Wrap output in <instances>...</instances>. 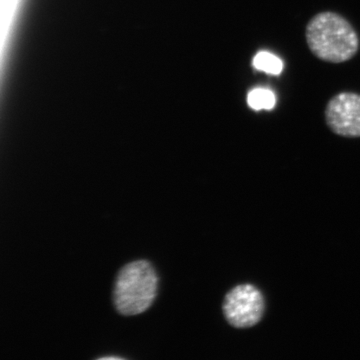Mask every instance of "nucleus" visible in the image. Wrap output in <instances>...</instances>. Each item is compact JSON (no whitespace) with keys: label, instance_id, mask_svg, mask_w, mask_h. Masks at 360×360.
<instances>
[{"label":"nucleus","instance_id":"1","mask_svg":"<svg viewBox=\"0 0 360 360\" xmlns=\"http://www.w3.org/2000/svg\"><path fill=\"white\" fill-rule=\"evenodd\" d=\"M310 51L321 60L342 63L354 58L359 49V39L352 23L333 11L317 13L305 30Z\"/></svg>","mask_w":360,"mask_h":360},{"label":"nucleus","instance_id":"2","mask_svg":"<svg viewBox=\"0 0 360 360\" xmlns=\"http://www.w3.org/2000/svg\"><path fill=\"white\" fill-rule=\"evenodd\" d=\"M158 283L155 269L148 262L127 264L116 279L113 295L116 309L127 316L146 311L155 300Z\"/></svg>","mask_w":360,"mask_h":360},{"label":"nucleus","instance_id":"3","mask_svg":"<svg viewBox=\"0 0 360 360\" xmlns=\"http://www.w3.org/2000/svg\"><path fill=\"white\" fill-rule=\"evenodd\" d=\"M264 309V295L252 284H239L232 288L224 298V316L234 328L255 326L262 321Z\"/></svg>","mask_w":360,"mask_h":360},{"label":"nucleus","instance_id":"4","mask_svg":"<svg viewBox=\"0 0 360 360\" xmlns=\"http://www.w3.org/2000/svg\"><path fill=\"white\" fill-rule=\"evenodd\" d=\"M326 120L335 134L360 137V94L341 92L328 101Z\"/></svg>","mask_w":360,"mask_h":360},{"label":"nucleus","instance_id":"5","mask_svg":"<svg viewBox=\"0 0 360 360\" xmlns=\"http://www.w3.org/2000/svg\"><path fill=\"white\" fill-rule=\"evenodd\" d=\"M276 97L274 92L267 89H255L248 94V104L251 110H272L276 106Z\"/></svg>","mask_w":360,"mask_h":360},{"label":"nucleus","instance_id":"6","mask_svg":"<svg viewBox=\"0 0 360 360\" xmlns=\"http://www.w3.org/2000/svg\"><path fill=\"white\" fill-rule=\"evenodd\" d=\"M252 65L255 70L271 75H279L283 70V60L269 51L258 52L253 58Z\"/></svg>","mask_w":360,"mask_h":360},{"label":"nucleus","instance_id":"7","mask_svg":"<svg viewBox=\"0 0 360 360\" xmlns=\"http://www.w3.org/2000/svg\"><path fill=\"white\" fill-rule=\"evenodd\" d=\"M96 360H125V359H120V357H117V356H103V357H101V359H97Z\"/></svg>","mask_w":360,"mask_h":360}]
</instances>
